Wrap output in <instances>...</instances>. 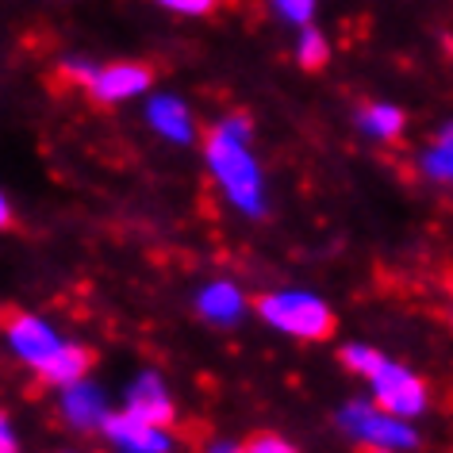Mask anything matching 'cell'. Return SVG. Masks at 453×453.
<instances>
[{"label":"cell","instance_id":"1","mask_svg":"<svg viewBox=\"0 0 453 453\" xmlns=\"http://www.w3.org/2000/svg\"><path fill=\"white\" fill-rule=\"evenodd\" d=\"M203 157L223 188V196L234 203L242 215H265V180L257 169V157L250 150V119L246 116H226L211 127L208 142H203Z\"/></svg>","mask_w":453,"mask_h":453},{"label":"cell","instance_id":"2","mask_svg":"<svg viewBox=\"0 0 453 453\" xmlns=\"http://www.w3.org/2000/svg\"><path fill=\"white\" fill-rule=\"evenodd\" d=\"M8 346L42 384H70L85 377L88 365H93V354L85 346L65 342L50 323H42L31 311L8 315Z\"/></svg>","mask_w":453,"mask_h":453},{"label":"cell","instance_id":"3","mask_svg":"<svg viewBox=\"0 0 453 453\" xmlns=\"http://www.w3.org/2000/svg\"><path fill=\"white\" fill-rule=\"evenodd\" d=\"M257 315L273 331L300 338V342H323V338L334 334L331 308L311 292H269V296L257 300Z\"/></svg>","mask_w":453,"mask_h":453},{"label":"cell","instance_id":"4","mask_svg":"<svg viewBox=\"0 0 453 453\" xmlns=\"http://www.w3.org/2000/svg\"><path fill=\"white\" fill-rule=\"evenodd\" d=\"M338 426H342V434H349L357 446H365V449L395 453V449H415L418 446V434L411 430V418L384 411L377 400L346 403L342 411H338Z\"/></svg>","mask_w":453,"mask_h":453},{"label":"cell","instance_id":"5","mask_svg":"<svg viewBox=\"0 0 453 453\" xmlns=\"http://www.w3.org/2000/svg\"><path fill=\"white\" fill-rule=\"evenodd\" d=\"M369 388H372V400L392 415L415 418V415L426 411V384L418 380L407 365H400V361L384 357V365L369 377Z\"/></svg>","mask_w":453,"mask_h":453},{"label":"cell","instance_id":"6","mask_svg":"<svg viewBox=\"0 0 453 453\" xmlns=\"http://www.w3.org/2000/svg\"><path fill=\"white\" fill-rule=\"evenodd\" d=\"M154 81V70L146 62H111V65H96V73L88 77V96L96 104H123V100L142 96Z\"/></svg>","mask_w":453,"mask_h":453},{"label":"cell","instance_id":"7","mask_svg":"<svg viewBox=\"0 0 453 453\" xmlns=\"http://www.w3.org/2000/svg\"><path fill=\"white\" fill-rule=\"evenodd\" d=\"M58 411H62V423L77 430V434H100V426H104V418H108V403L96 384L77 377L70 384H62Z\"/></svg>","mask_w":453,"mask_h":453},{"label":"cell","instance_id":"8","mask_svg":"<svg viewBox=\"0 0 453 453\" xmlns=\"http://www.w3.org/2000/svg\"><path fill=\"white\" fill-rule=\"evenodd\" d=\"M100 434H104L116 449H127V453H165L173 441H169L165 426H154L146 423V418L131 415V411H119V415H108L104 426H100Z\"/></svg>","mask_w":453,"mask_h":453},{"label":"cell","instance_id":"9","mask_svg":"<svg viewBox=\"0 0 453 453\" xmlns=\"http://www.w3.org/2000/svg\"><path fill=\"white\" fill-rule=\"evenodd\" d=\"M123 411L139 415L154 426H169L177 415V407H173V395H169L165 380L157 377V372H139V380L127 388V407H123Z\"/></svg>","mask_w":453,"mask_h":453},{"label":"cell","instance_id":"10","mask_svg":"<svg viewBox=\"0 0 453 453\" xmlns=\"http://www.w3.org/2000/svg\"><path fill=\"white\" fill-rule=\"evenodd\" d=\"M146 119H150V127L162 134L169 142H192L196 139V123H192V111L180 96H150V104H146Z\"/></svg>","mask_w":453,"mask_h":453},{"label":"cell","instance_id":"11","mask_svg":"<svg viewBox=\"0 0 453 453\" xmlns=\"http://www.w3.org/2000/svg\"><path fill=\"white\" fill-rule=\"evenodd\" d=\"M242 308H246V300H242V292L234 288L231 280H211V285L196 296V311H200L208 323H219V326L239 323Z\"/></svg>","mask_w":453,"mask_h":453},{"label":"cell","instance_id":"12","mask_svg":"<svg viewBox=\"0 0 453 453\" xmlns=\"http://www.w3.org/2000/svg\"><path fill=\"white\" fill-rule=\"evenodd\" d=\"M361 131L369 134V139H377V142H395L403 134L407 127V119H403V111L395 108V104H365L361 108Z\"/></svg>","mask_w":453,"mask_h":453},{"label":"cell","instance_id":"13","mask_svg":"<svg viewBox=\"0 0 453 453\" xmlns=\"http://www.w3.org/2000/svg\"><path fill=\"white\" fill-rule=\"evenodd\" d=\"M423 177L438 180V185H453V123L434 134V142L423 150Z\"/></svg>","mask_w":453,"mask_h":453},{"label":"cell","instance_id":"14","mask_svg":"<svg viewBox=\"0 0 453 453\" xmlns=\"http://www.w3.org/2000/svg\"><path fill=\"white\" fill-rule=\"evenodd\" d=\"M296 58L303 70H319V65H326V58H331V42H326L323 31H315L311 24L300 31V42H296Z\"/></svg>","mask_w":453,"mask_h":453},{"label":"cell","instance_id":"15","mask_svg":"<svg viewBox=\"0 0 453 453\" xmlns=\"http://www.w3.org/2000/svg\"><path fill=\"white\" fill-rule=\"evenodd\" d=\"M342 365L349 369V372H357V377H372L380 365H384V354L380 349H372V346H365V342H354V346H346L342 349Z\"/></svg>","mask_w":453,"mask_h":453},{"label":"cell","instance_id":"16","mask_svg":"<svg viewBox=\"0 0 453 453\" xmlns=\"http://www.w3.org/2000/svg\"><path fill=\"white\" fill-rule=\"evenodd\" d=\"M269 4H273V12L285 24H296V27H308L315 16V0H269Z\"/></svg>","mask_w":453,"mask_h":453},{"label":"cell","instance_id":"17","mask_svg":"<svg viewBox=\"0 0 453 453\" xmlns=\"http://www.w3.org/2000/svg\"><path fill=\"white\" fill-rule=\"evenodd\" d=\"M157 4L177 16H208L211 8H219V0H157Z\"/></svg>","mask_w":453,"mask_h":453},{"label":"cell","instance_id":"18","mask_svg":"<svg viewBox=\"0 0 453 453\" xmlns=\"http://www.w3.org/2000/svg\"><path fill=\"white\" fill-rule=\"evenodd\" d=\"M242 449H250V453H292V441L288 438H273V434H254Z\"/></svg>","mask_w":453,"mask_h":453},{"label":"cell","instance_id":"19","mask_svg":"<svg viewBox=\"0 0 453 453\" xmlns=\"http://www.w3.org/2000/svg\"><path fill=\"white\" fill-rule=\"evenodd\" d=\"M0 449H8V453L16 449V434H12V423H8V418L0 423Z\"/></svg>","mask_w":453,"mask_h":453},{"label":"cell","instance_id":"20","mask_svg":"<svg viewBox=\"0 0 453 453\" xmlns=\"http://www.w3.org/2000/svg\"><path fill=\"white\" fill-rule=\"evenodd\" d=\"M0 223L12 226V208H8V200H0Z\"/></svg>","mask_w":453,"mask_h":453}]
</instances>
